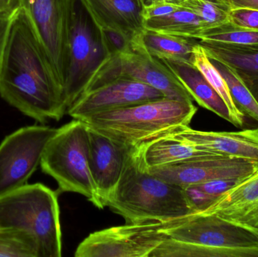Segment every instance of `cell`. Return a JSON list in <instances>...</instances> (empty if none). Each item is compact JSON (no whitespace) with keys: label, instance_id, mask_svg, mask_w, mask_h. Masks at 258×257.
<instances>
[{"label":"cell","instance_id":"f1b7e54d","mask_svg":"<svg viewBox=\"0 0 258 257\" xmlns=\"http://www.w3.org/2000/svg\"><path fill=\"white\" fill-rule=\"evenodd\" d=\"M230 23L242 28L258 30V10L248 8H234L229 12Z\"/></svg>","mask_w":258,"mask_h":257},{"label":"cell","instance_id":"5b68a950","mask_svg":"<svg viewBox=\"0 0 258 257\" xmlns=\"http://www.w3.org/2000/svg\"><path fill=\"white\" fill-rule=\"evenodd\" d=\"M26 231L37 245L38 257L62 256L58 192L42 184H27L0 197V229Z\"/></svg>","mask_w":258,"mask_h":257},{"label":"cell","instance_id":"3957f363","mask_svg":"<svg viewBox=\"0 0 258 257\" xmlns=\"http://www.w3.org/2000/svg\"><path fill=\"white\" fill-rule=\"evenodd\" d=\"M162 257H258V235L218 216L196 212L160 223Z\"/></svg>","mask_w":258,"mask_h":257},{"label":"cell","instance_id":"7402d4cb","mask_svg":"<svg viewBox=\"0 0 258 257\" xmlns=\"http://www.w3.org/2000/svg\"><path fill=\"white\" fill-rule=\"evenodd\" d=\"M211 60L224 63L236 73L258 74V49L199 41Z\"/></svg>","mask_w":258,"mask_h":257},{"label":"cell","instance_id":"52a82bcc","mask_svg":"<svg viewBox=\"0 0 258 257\" xmlns=\"http://www.w3.org/2000/svg\"><path fill=\"white\" fill-rule=\"evenodd\" d=\"M79 0H21L57 84L64 92L71 33ZM64 98V97H63Z\"/></svg>","mask_w":258,"mask_h":257},{"label":"cell","instance_id":"7c38bea8","mask_svg":"<svg viewBox=\"0 0 258 257\" xmlns=\"http://www.w3.org/2000/svg\"><path fill=\"white\" fill-rule=\"evenodd\" d=\"M148 170L157 178L184 188L215 180L247 178L257 172L258 162L233 157L218 156Z\"/></svg>","mask_w":258,"mask_h":257},{"label":"cell","instance_id":"484cf974","mask_svg":"<svg viewBox=\"0 0 258 257\" xmlns=\"http://www.w3.org/2000/svg\"><path fill=\"white\" fill-rule=\"evenodd\" d=\"M0 256L38 257L37 245L31 235L19 229H0Z\"/></svg>","mask_w":258,"mask_h":257},{"label":"cell","instance_id":"836d02e7","mask_svg":"<svg viewBox=\"0 0 258 257\" xmlns=\"http://www.w3.org/2000/svg\"><path fill=\"white\" fill-rule=\"evenodd\" d=\"M21 0H0V14L12 12L21 7Z\"/></svg>","mask_w":258,"mask_h":257},{"label":"cell","instance_id":"30bf717a","mask_svg":"<svg viewBox=\"0 0 258 257\" xmlns=\"http://www.w3.org/2000/svg\"><path fill=\"white\" fill-rule=\"evenodd\" d=\"M160 223L113 226L92 232L77 248L76 257H151L167 235Z\"/></svg>","mask_w":258,"mask_h":257},{"label":"cell","instance_id":"e0dca14e","mask_svg":"<svg viewBox=\"0 0 258 257\" xmlns=\"http://www.w3.org/2000/svg\"><path fill=\"white\" fill-rule=\"evenodd\" d=\"M97 30H116L133 38L144 30L140 0H79Z\"/></svg>","mask_w":258,"mask_h":257},{"label":"cell","instance_id":"d6a6232c","mask_svg":"<svg viewBox=\"0 0 258 257\" xmlns=\"http://www.w3.org/2000/svg\"><path fill=\"white\" fill-rule=\"evenodd\" d=\"M230 9L248 8L258 10V0H222Z\"/></svg>","mask_w":258,"mask_h":257},{"label":"cell","instance_id":"ffe728a7","mask_svg":"<svg viewBox=\"0 0 258 257\" xmlns=\"http://www.w3.org/2000/svg\"><path fill=\"white\" fill-rule=\"evenodd\" d=\"M197 39L156 33L144 29L132 40V48L143 51L160 60L192 63V51Z\"/></svg>","mask_w":258,"mask_h":257},{"label":"cell","instance_id":"4316f807","mask_svg":"<svg viewBox=\"0 0 258 257\" xmlns=\"http://www.w3.org/2000/svg\"><path fill=\"white\" fill-rule=\"evenodd\" d=\"M180 6L194 12L211 27L230 23V7L223 2L215 0H183Z\"/></svg>","mask_w":258,"mask_h":257},{"label":"cell","instance_id":"ac0fdd59","mask_svg":"<svg viewBox=\"0 0 258 257\" xmlns=\"http://www.w3.org/2000/svg\"><path fill=\"white\" fill-rule=\"evenodd\" d=\"M139 147L143 161L148 168L223 156L206 150L171 133L141 143Z\"/></svg>","mask_w":258,"mask_h":257},{"label":"cell","instance_id":"f546056e","mask_svg":"<svg viewBox=\"0 0 258 257\" xmlns=\"http://www.w3.org/2000/svg\"><path fill=\"white\" fill-rule=\"evenodd\" d=\"M245 178L215 180V181H209L203 184H194V185L209 196L218 199L223 194L238 185Z\"/></svg>","mask_w":258,"mask_h":257},{"label":"cell","instance_id":"d4e9b609","mask_svg":"<svg viewBox=\"0 0 258 257\" xmlns=\"http://www.w3.org/2000/svg\"><path fill=\"white\" fill-rule=\"evenodd\" d=\"M211 60L227 82L230 95L238 110L245 116L251 117L258 122V103L249 89L227 65L217 60Z\"/></svg>","mask_w":258,"mask_h":257},{"label":"cell","instance_id":"8fae6325","mask_svg":"<svg viewBox=\"0 0 258 257\" xmlns=\"http://www.w3.org/2000/svg\"><path fill=\"white\" fill-rule=\"evenodd\" d=\"M90 18L79 1L71 33L70 63L64 102L70 108L83 95L91 75L104 57L99 39L94 35Z\"/></svg>","mask_w":258,"mask_h":257},{"label":"cell","instance_id":"e575fe53","mask_svg":"<svg viewBox=\"0 0 258 257\" xmlns=\"http://www.w3.org/2000/svg\"><path fill=\"white\" fill-rule=\"evenodd\" d=\"M169 2V3H176V4L180 5L183 0H140L142 8L144 6H149V5L153 4V3H157V2Z\"/></svg>","mask_w":258,"mask_h":257},{"label":"cell","instance_id":"7a4b0ae2","mask_svg":"<svg viewBox=\"0 0 258 257\" xmlns=\"http://www.w3.org/2000/svg\"><path fill=\"white\" fill-rule=\"evenodd\" d=\"M107 207L129 224L162 223L194 213L183 188L149 172L139 145L129 149L120 181Z\"/></svg>","mask_w":258,"mask_h":257},{"label":"cell","instance_id":"83f0119b","mask_svg":"<svg viewBox=\"0 0 258 257\" xmlns=\"http://www.w3.org/2000/svg\"><path fill=\"white\" fill-rule=\"evenodd\" d=\"M97 31L100 43L102 47L104 56L132 49V39L128 35L122 32L109 29Z\"/></svg>","mask_w":258,"mask_h":257},{"label":"cell","instance_id":"4dcf8cb0","mask_svg":"<svg viewBox=\"0 0 258 257\" xmlns=\"http://www.w3.org/2000/svg\"><path fill=\"white\" fill-rule=\"evenodd\" d=\"M183 9L180 5L169 2H157L142 8L144 21L156 17L163 16Z\"/></svg>","mask_w":258,"mask_h":257},{"label":"cell","instance_id":"44dd1931","mask_svg":"<svg viewBox=\"0 0 258 257\" xmlns=\"http://www.w3.org/2000/svg\"><path fill=\"white\" fill-rule=\"evenodd\" d=\"M144 28L156 33L197 39L209 28V25L198 15L183 7L173 13L146 20Z\"/></svg>","mask_w":258,"mask_h":257},{"label":"cell","instance_id":"2e32d148","mask_svg":"<svg viewBox=\"0 0 258 257\" xmlns=\"http://www.w3.org/2000/svg\"><path fill=\"white\" fill-rule=\"evenodd\" d=\"M201 212L215 214L258 235V170Z\"/></svg>","mask_w":258,"mask_h":257},{"label":"cell","instance_id":"cb8c5ba5","mask_svg":"<svg viewBox=\"0 0 258 257\" xmlns=\"http://www.w3.org/2000/svg\"><path fill=\"white\" fill-rule=\"evenodd\" d=\"M199 41L230 44L258 49V30L236 27L230 23L205 30Z\"/></svg>","mask_w":258,"mask_h":257},{"label":"cell","instance_id":"ba28073f","mask_svg":"<svg viewBox=\"0 0 258 257\" xmlns=\"http://www.w3.org/2000/svg\"><path fill=\"white\" fill-rule=\"evenodd\" d=\"M120 79L149 84L169 99L194 102L186 88L162 60L133 49L104 56L91 75L83 95L103 84Z\"/></svg>","mask_w":258,"mask_h":257},{"label":"cell","instance_id":"d6986e66","mask_svg":"<svg viewBox=\"0 0 258 257\" xmlns=\"http://www.w3.org/2000/svg\"><path fill=\"white\" fill-rule=\"evenodd\" d=\"M179 81L186 88L194 101L236 127V122L228 106L211 85L201 72L191 62L162 60Z\"/></svg>","mask_w":258,"mask_h":257},{"label":"cell","instance_id":"1f68e13d","mask_svg":"<svg viewBox=\"0 0 258 257\" xmlns=\"http://www.w3.org/2000/svg\"><path fill=\"white\" fill-rule=\"evenodd\" d=\"M21 8L16 10L12 11V12L0 14V69H1L5 48H6V43H7V39L12 22Z\"/></svg>","mask_w":258,"mask_h":257},{"label":"cell","instance_id":"603a6c76","mask_svg":"<svg viewBox=\"0 0 258 257\" xmlns=\"http://www.w3.org/2000/svg\"><path fill=\"white\" fill-rule=\"evenodd\" d=\"M192 63L203 73L211 85L216 90L228 106L236 122V128H242L245 124V116L242 114L230 95V90L224 78L215 67L211 59L208 57L203 47L199 43L194 46L192 51Z\"/></svg>","mask_w":258,"mask_h":257},{"label":"cell","instance_id":"9c48e42d","mask_svg":"<svg viewBox=\"0 0 258 257\" xmlns=\"http://www.w3.org/2000/svg\"><path fill=\"white\" fill-rule=\"evenodd\" d=\"M57 129L33 125L17 130L0 144V197L27 185L40 165L44 149Z\"/></svg>","mask_w":258,"mask_h":257},{"label":"cell","instance_id":"5bb4252c","mask_svg":"<svg viewBox=\"0 0 258 257\" xmlns=\"http://www.w3.org/2000/svg\"><path fill=\"white\" fill-rule=\"evenodd\" d=\"M91 174L96 188L98 208L107 207L123 172L132 146L116 143L110 137L89 128Z\"/></svg>","mask_w":258,"mask_h":257},{"label":"cell","instance_id":"6da1fadb","mask_svg":"<svg viewBox=\"0 0 258 257\" xmlns=\"http://www.w3.org/2000/svg\"><path fill=\"white\" fill-rule=\"evenodd\" d=\"M0 96L39 123L60 120L68 112L63 92L21 8L12 22L5 48Z\"/></svg>","mask_w":258,"mask_h":257},{"label":"cell","instance_id":"9a60e30c","mask_svg":"<svg viewBox=\"0 0 258 257\" xmlns=\"http://www.w3.org/2000/svg\"><path fill=\"white\" fill-rule=\"evenodd\" d=\"M170 133L209 152L258 162V128L215 132L181 126Z\"/></svg>","mask_w":258,"mask_h":257},{"label":"cell","instance_id":"8992f818","mask_svg":"<svg viewBox=\"0 0 258 257\" xmlns=\"http://www.w3.org/2000/svg\"><path fill=\"white\" fill-rule=\"evenodd\" d=\"M89 128L80 119H74L57 128L47 143L40 167L55 180L60 193L83 195L98 208L96 188L89 164Z\"/></svg>","mask_w":258,"mask_h":257},{"label":"cell","instance_id":"4fadbf2b","mask_svg":"<svg viewBox=\"0 0 258 257\" xmlns=\"http://www.w3.org/2000/svg\"><path fill=\"white\" fill-rule=\"evenodd\" d=\"M165 98L160 91L149 84L132 80H116L83 94L67 113L74 119H80L95 113Z\"/></svg>","mask_w":258,"mask_h":257},{"label":"cell","instance_id":"277c9868","mask_svg":"<svg viewBox=\"0 0 258 257\" xmlns=\"http://www.w3.org/2000/svg\"><path fill=\"white\" fill-rule=\"evenodd\" d=\"M197 112L194 102L165 98L95 113L80 120L116 143L135 146L178 127L189 126Z\"/></svg>","mask_w":258,"mask_h":257}]
</instances>
